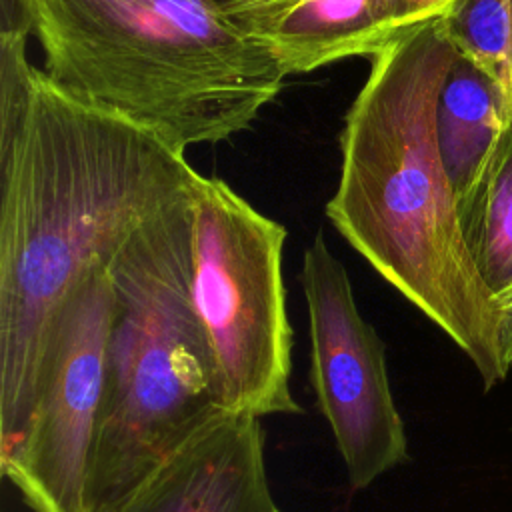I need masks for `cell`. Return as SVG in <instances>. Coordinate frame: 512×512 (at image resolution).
<instances>
[{"label": "cell", "instance_id": "6da1fadb", "mask_svg": "<svg viewBox=\"0 0 512 512\" xmlns=\"http://www.w3.org/2000/svg\"><path fill=\"white\" fill-rule=\"evenodd\" d=\"M0 30V456L20 440L76 290L198 172L182 150L60 90Z\"/></svg>", "mask_w": 512, "mask_h": 512}, {"label": "cell", "instance_id": "7a4b0ae2", "mask_svg": "<svg viewBox=\"0 0 512 512\" xmlns=\"http://www.w3.org/2000/svg\"><path fill=\"white\" fill-rule=\"evenodd\" d=\"M454 56L444 18L402 32L372 56L344 116L340 178L326 216L490 388L508 374L498 306L464 242L436 140V102Z\"/></svg>", "mask_w": 512, "mask_h": 512}, {"label": "cell", "instance_id": "3957f363", "mask_svg": "<svg viewBox=\"0 0 512 512\" xmlns=\"http://www.w3.org/2000/svg\"><path fill=\"white\" fill-rule=\"evenodd\" d=\"M10 24L68 96L182 152L248 130L286 78L214 0H2Z\"/></svg>", "mask_w": 512, "mask_h": 512}, {"label": "cell", "instance_id": "277c9868", "mask_svg": "<svg viewBox=\"0 0 512 512\" xmlns=\"http://www.w3.org/2000/svg\"><path fill=\"white\" fill-rule=\"evenodd\" d=\"M190 254L188 196L110 262L114 314L88 512L110 510L168 452L226 412L190 298Z\"/></svg>", "mask_w": 512, "mask_h": 512}, {"label": "cell", "instance_id": "5b68a950", "mask_svg": "<svg viewBox=\"0 0 512 512\" xmlns=\"http://www.w3.org/2000/svg\"><path fill=\"white\" fill-rule=\"evenodd\" d=\"M190 298L210 346L222 404L258 418L300 414L282 278L288 230L222 178L198 172L190 194Z\"/></svg>", "mask_w": 512, "mask_h": 512}, {"label": "cell", "instance_id": "8992f818", "mask_svg": "<svg viewBox=\"0 0 512 512\" xmlns=\"http://www.w3.org/2000/svg\"><path fill=\"white\" fill-rule=\"evenodd\" d=\"M112 314L114 286L106 266L66 306L30 420L14 448L0 456L2 476L30 512H88Z\"/></svg>", "mask_w": 512, "mask_h": 512}, {"label": "cell", "instance_id": "52a82bcc", "mask_svg": "<svg viewBox=\"0 0 512 512\" xmlns=\"http://www.w3.org/2000/svg\"><path fill=\"white\" fill-rule=\"evenodd\" d=\"M300 284L310 322V382L346 468L352 490H364L408 458L386 348L358 310L350 276L316 232L302 256Z\"/></svg>", "mask_w": 512, "mask_h": 512}, {"label": "cell", "instance_id": "ba28073f", "mask_svg": "<svg viewBox=\"0 0 512 512\" xmlns=\"http://www.w3.org/2000/svg\"><path fill=\"white\" fill-rule=\"evenodd\" d=\"M264 464L260 418L226 410L106 512H280Z\"/></svg>", "mask_w": 512, "mask_h": 512}, {"label": "cell", "instance_id": "9c48e42d", "mask_svg": "<svg viewBox=\"0 0 512 512\" xmlns=\"http://www.w3.org/2000/svg\"><path fill=\"white\" fill-rule=\"evenodd\" d=\"M512 118L504 92L456 52L436 102V140L456 198L470 186Z\"/></svg>", "mask_w": 512, "mask_h": 512}, {"label": "cell", "instance_id": "30bf717a", "mask_svg": "<svg viewBox=\"0 0 512 512\" xmlns=\"http://www.w3.org/2000/svg\"><path fill=\"white\" fill-rule=\"evenodd\" d=\"M456 206L468 252L496 298L512 288V118Z\"/></svg>", "mask_w": 512, "mask_h": 512}, {"label": "cell", "instance_id": "8fae6325", "mask_svg": "<svg viewBox=\"0 0 512 512\" xmlns=\"http://www.w3.org/2000/svg\"><path fill=\"white\" fill-rule=\"evenodd\" d=\"M444 24L454 50L476 64L512 106V0H458Z\"/></svg>", "mask_w": 512, "mask_h": 512}, {"label": "cell", "instance_id": "7c38bea8", "mask_svg": "<svg viewBox=\"0 0 512 512\" xmlns=\"http://www.w3.org/2000/svg\"><path fill=\"white\" fill-rule=\"evenodd\" d=\"M302 0H230L222 4L226 16L248 36L262 40L300 4Z\"/></svg>", "mask_w": 512, "mask_h": 512}, {"label": "cell", "instance_id": "4fadbf2b", "mask_svg": "<svg viewBox=\"0 0 512 512\" xmlns=\"http://www.w3.org/2000/svg\"><path fill=\"white\" fill-rule=\"evenodd\" d=\"M458 0H392L394 24L402 34L430 20L444 18Z\"/></svg>", "mask_w": 512, "mask_h": 512}, {"label": "cell", "instance_id": "5bb4252c", "mask_svg": "<svg viewBox=\"0 0 512 512\" xmlns=\"http://www.w3.org/2000/svg\"><path fill=\"white\" fill-rule=\"evenodd\" d=\"M498 306V338H500V350L502 360L506 368H512V288L496 296Z\"/></svg>", "mask_w": 512, "mask_h": 512}, {"label": "cell", "instance_id": "9a60e30c", "mask_svg": "<svg viewBox=\"0 0 512 512\" xmlns=\"http://www.w3.org/2000/svg\"><path fill=\"white\" fill-rule=\"evenodd\" d=\"M214 2H218V4H226V2H230V0H214Z\"/></svg>", "mask_w": 512, "mask_h": 512}]
</instances>
